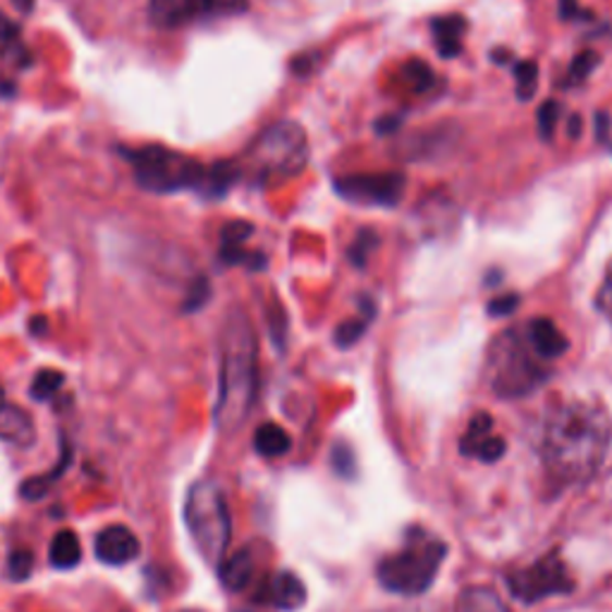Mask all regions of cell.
I'll list each match as a JSON object with an SVG mask.
<instances>
[{"mask_svg": "<svg viewBox=\"0 0 612 612\" xmlns=\"http://www.w3.org/2000/svg\"><path fill=\"white\" fill-rule=\"evenodd\" d=\"M48 562L53 570H75L82 562V546L75 531H58L48 546Z\"/></svg>", "mask_w": 612, "mask_h": 612, "instance_id": "44dd1931", "label": "cell"}, {"mask_svg": "<svg viewBox=\"0 0 612 612\" xmlns=\"http://www.w3.org/2000/svg\"><path fill=\"white\" fill-rule=\"evenodd\" d=\"M491 60L495 65H507L510 60H512V53L507 51V48H498V51L491 53Z\"/></svg>", "mask_w": 612, "mask_h": 612, "instance_id": "60d3db41", "label": "cell"}, {"mask_svg": "<svg viewBox=\"0 0 612 612\" xmlns=\"http://www.w3.org/2000/svg\"><path fill=\"white\" fill-rule=\"evenodd\" d=\"M182 612H199V610H182Z\"/></svg>", "mask_w": 612, "mask_h": 612, "instance_id": "ee69618b", "label": "cell"}, {"mask_svg": "<svg viewBox=\"0 0 612 612\" xmlns=\"http://www.w3.org/2000/svg\"><path fill=\"white\" fill-rule=\"evenodd\" d=\"M242 612H247V610H242Z\"/></svg>", "mask_w": 612, "mask_h": 612, "instance_id": "f6af8a7d", "label": "cell"}, {"mask_svg": "<svg viewBox=\"0 0 612 612\" xmlns=\"http://www.w3.org/2000/svg\"><path fill=\"white\" fill-rule=\"evenodd\" d=\"M431 34L438 53L443 58H457L462 53V41L467 34V20L462 15H443L431 22Z\"/></svg>", "mask_w": 612, "mask_h": 612, "instance_id": "ac0fdd59", "label": "cell"}, {"mask_svg": "<svg viewBox=\"0 0 612 612\" xmlns=\"http://www.w3.org/2000/svg\"><path fill=\"white\" fill-rule=\"evenodd\" d=\"M256 393H259V342L249 316L242 309H232L220 330L218 400L213 407L218 431H237L254 409Z\"/></svg>", "mask_w": 612, "mask_h": 612, "instance_id": "7a4b0ae2", "label": "cell"}, {"mask_svg": "<svg viewBox=\"0 0 612 612\" xmlns=\"http://www.w3.org/2000/svg\"><path fill=\"white\" fill-rule=\"evenodd\" d=\"M182 514H185L194 548L199 550V555L208 565L218 567L228 558L232 541V517L225 493L211 479L192 484Z\"/></svg>", "mask_w": 612, "mask_h": 612, "instance_id": "8992f818", "label": "cell"}, {"mask_svg": "<svg viewBox=\"0 0 612 612\" xmlns=\"http://www.w3.org/2000/svg\"><path fill=\"white\" fill-rule=\"evenodd\" d=\"M309 137L299 122L283 120L266 127L244 154V161L237 163L242 173L254 182H287L295 180L309 163Z\"/></svg>", "mask_w": 612, "mask_h": 612, "instance_id": "277c9868", "label": "cell"}, {"mask_svg": "<svg viewBox=\"0 0 612 612\" xmlns=\"http://www.w3.org/2000/svg\"><path fill=\"white\" fill-rule=\"evenodd\" d=\"M94 555L108 567H122L142 555V541L125 524H110L94 538Z\"/></svg>", "mask_w": 612, "mask_h": 612, "instance_id": "7c38bea8", "label": "cell"}, {"mask_svg": "<svg viewBox=\"0 0 612 612\" xmlns=\"http://www.w3.org/2000/svg\"><path fill=\"white\" fill-rule=\"evenodd\" d=\"M514 84H517V99L522 103L534 99L538 89V65L534 60H522L514 65Z\"/></svg>", "mask_w": 612, "mask_h": 612, "instance_id": "83f0119b", "label": "cell"}, {"mask_svg": "<svg viewBox=\"0 0 612 612\" xmlns=\"http://www.w3.org/2000/svg\"><path fill=\"white\" fill-rule=\"evenodd\" d=\"M524 338L529 342V347L536 352V357L543 359L546 364L560 359L562 354L570 350V340L565 338V333H562V330L546 316L531 318L524 328Z\"/></svg>", "mask_w": 612, "mask_h": 612, "instance_id": "9a60e30c", "label": "cell"}, {"mask_svg": "<svg viewBox=\"0 0 612 612\" xmlns=\"http://www.w3.org/2000/svg\"><path fill=\"white\" fill-rule=\"evenodd\" d=\"M333 189L342 199L359 206L371 208H393L405 197L407 175L397 170L388 173H362V175H345L333 182Z\"/></svg>", "mask_w": 612, "mask_h": 612, "instance_id": "9c48e42d", "label": "cell"}, {"mask_svg": "<svg viewBox=\"0 0 612 612\" xmlns=\"http://www.w3.org/2000/svg\"><path fill=\"white\" fill-rule=\"evenodd\" d=\"M70 464H72V448L68 443V438H63V450H60V460H58L56 467L51 472L32 476V479L24 481L22 488H20V493L27 500H41L44 495H48V491H51V488L60 479H63L65 472L70 469Z\"/></svg>", "mask_w": 612, "mask_h": 612, "instance_id": "d6986e66", "label": "cell"}, {"mask_svg": "<svg viewBox=\"0 0 612 612\" xmlns=\"http://www.w3.org/2000/svg\"><path fill=\"white\" fill-rule=\"evenodd\" d=\"M378 247V235L376 230L371 228H362L357 235H354L350 249H347V259L354 268H364L369 264V256L374 254V249Z\"/></svg>", "mask_w": 612, "mask_h": 612, "instance_id": "d4e9b609", "label": "cell"}, {"mask_svg": "<svg viewBox=\"0 0 612 612\" xmlns=\"http://www.w3.org/2000/svg\"><path fill=\"white\" fill-rule=\"evenodd\" d=\"M240 178H242V170L237 163L220 161L213 168L206 170L199 192L208 199H220V197H225L228 189L235 185Z\"/></svg>", "mask_w": 612, "mask_h": 612, "instance_id": "7402d4cb", "label": "cell"}, {"mask_svg": "<svg viewBox=\"0 0 612 612\" xmlns=\"http://www.w3.org/2000/svg\"><path fill=\"white\" fill-rule=\"evenodd\" d=\"M333 467L340 476H345V479H350V476L354 474V462H352V452L347 445H338L333 450Z\"/></svg>", "mask_w": 612, "mask_h": 612, "instance_id": "e575fe53", "label": "cell"}, {"mask_svg": "<svg viewBox=\"0 0 612 612\" xmlns=\"http://www.w3.org/2000/svg\"><path fill=\"white\" fill-rule=\"evenodd\" d=\"M493 416L488 412H476L469 424L467 431L460 438V452L464 457L493 464L505 455L507 443L493 431Z\"/></svg>", "mask_w": 612, "mask_h": 612, "instance_id": "8fae6325", "label": "cell"}, {"mask_svg": "<svg viewBox=\"0 0 612 612\" xmlns=\"http://www.w3.org/2000/svg\"><path fill=\"white\" fill-rule=\"evenodd\" d=\"M536 122H538V134H541V139H546V142L553 139L555 127L560 122V103L558 101H546L541 108H538Z\"/></svg>", "mask_w": 612, "mask_h": 612, "instance_id": "4dcf8cb0", "label": "cell"}, {"mask_svg": "<svg viewBox=\"0 0 612 612\" xmlns=\"http://www.w3.org/2000/svg\"><path fill=\"white\" fill-rule=\"evenodd\" d=\"M3 402H8V400H5V388L0 385V405H3Z\"/></svg>", "mask_w": 612, "mask_h": 612, "instance_id": "7bdbcfd3", "label": "cell"}, {"mask_svg": "<svg viewBox=\"0 0 612 612\" xmlns=\"http://www.w3.org/2000/svg\"><path fill=\"white\" fill-rule=\"evenodd\" d=\"M369 323H371V318L364 316V314H362V318L354 316V318H347V321H342L335 328V335H333L335 345L340 350H350L352 345H357V342L364 338L366 328H369Z\"/></svg>", "mask_w": 612, "mask_h": 612, "instance_id": "f1b7e54d", "label": "cell"}, {"mask_svg": "<svg viewBox=\"0 0 612 612\" xmlns=\"http://www.w3.org/2000/svg\"><path fill=\"white\" fill-rule=\"evenodd\" d=\"M402 77H405V84L414 94H426L428 89H433V82H436L433 70L419 58L402 65Z\"/></svg>", "mask_w": 612, "mask_h": 612, "instance_id": "4316f807", "label": "cell"}, {"mask_svg": "<svg viewBox=\"0 0 612 612\" xmlns=\"http://www.w3.org/2000/svg\"><path fill=\"white\" fill-rule=\"evenodd\" d=\"M34 572L32 550H12L8 558V574L12 582H27Z\"/></svg>", "mask_w": 612, "mask_h": 612, "instance_id": "f546056e", "label": "cell"}, {"mask_svg": "<svg viewBox=\"0 0 612 612\" xmlns=\"http://www.w3.org/2000/svg\"><path fill=\"white\" fill-rule=\"evenodd\" d=\"M211 297V287H208V283L204 278H199L197 283H194L192 292H189V297L185 302V311H197L201 309V306L206 304V299Z\"/></svg>", "mask_w": 612, "mask_h": 612, "instance_id": "836d02e7", "label": "cell"}, {"mask_svg": "<svg viewBox=\"0 0 612 612\" xmlns=\"http://www.w3.org/2000/svg\"><path fill=\"white\" fill-rule=\"evenodd\" d=\"M560 15L565 20H582L586 12L579 8L577 0H560Z\"/></svg>", "mask_w": 612, "mask_h": 612, "instance_id": "74e56055", "label": "cell"}, {"mask_svg": "<svg viewBox=\"0 0 612 612\" xmlns=\"http://www.w3.org/2000/svg\"><path fill=\"white\" fill-rule=\"evenodd\" d=\"M457 612H510V608L488 586H469L457 598Z\"/></svg>", "mask_w": 612, "mask_h": 612, "instance_id": "603a6c76", "label": "cell"}, {"mask_svg": "<svg viewBox=\"0 0 612 612\" xmlns=\"http://www.w3.org/2000/svg\"><path fill=\"white\" fill-rule=\"evenodd\" d=\"M12 3H15V8L22 12H32L34 8V0H12Z\"/></svg>", "mask_w": 612, "mask_h": 612, "instance_id": "b9f144b4", "label": "cell"}, {"mask_svg": "<svg viewBox=\"0 0 612 612\" xmlns=\"http://www.w3.org/2000/svg\"><path fill=\"white\" fill-rule=\"evenodd\" d=\"M522 297L517 292H510V295H500L493 302H488V314L495 316V318H503V316H512L514 311L519 309Z\"/></svg>", "mask_w": 612, "mask_h": 612, "instance_id": "d6a6232c", "label": "cell"}, {"mask_svg": "<svg viewBox=\"0 0 612 612\" xmlns=\"http://www.w3.org/2000/svg\"><path fill=\"white\" fill-rule=\"evenodd\" d=\"M505 582L512 596L529 605L543 601L548 596H567L574 591V579L565 560L558 555V550L536 560L534 565L510 574Z\"/></svg>", "mask_w": 612, "mask_h": 612, "instance_id": "ba28073f", "label": "cell"}, {"mask_svg": "<svg viewBox=\"0 0 612 612\" xmlns=\"http://www.w3.org/2000/svg\"><path fill=\"white\" fill-rule=\"evenodd\" d=\"M20 39V24L15 20H10L5 12H0V44L10 46L17 44Z\"/></svg>", "mask_w": 612, "mask_h": 612, "instance_id": "d590c367", "label": "cell"}, {"mask_svg": "<svg viewBox=\"0 0 612 612\" xmlns=\"http://www.w3.org/2000/svg\"><path fill=\"white\" fill-rule=\"evenodd\" d=\"M256 574V558L249 548L237 550L218 565V579L230 593H242L252 584Z\"/></svg>", "mask_w": 612, "mask_h": 612, "instance_id": "e0dca14e", "label": "cell"}, {"mask_svg": "<svg viewBox=\"0 0 612 612\" xmlns=\"http://www.w3.org/2000/svg\"><path fill=\"white\" fill-rule=\"evenodd\" d=\"M550 378L543 359L536 357L519 330H503L486 357V381L503 400H519L536 393Z\"/></svg>", "mask_w": 612, "mask_h": 612, "instance_id": "5b68a950", "label": "cell"}, {"mask_svg": "<svg viewBox=\"0 0 612 612\" xmlns=\"http://www.w3.org/2000/svg\"><path fill=\"white\" fill-rule=\"evenodd\" d=\"M254 601L283 612H295L306 603V586L297 574L287 570L276 572L259 584Z\"/></svg>", "mask_w": 612, "mask_h": 612, "instance_id": "4fadbf2b", "label": "cell"}, {"mask_svg": "<svg viewBox=\"0 0 612 612\" xmlns=\"http://www.w3.org/2000/svg\"><path fill=\"white\" fill-rule=\"evenodd\" d=\"M254 235V225L247 220H232L223 230H220V259L230 266H252V268H264V254L259 252H247L244 242Z\"/></svg>", "mask_w": 612, "mask_h": 612, "instance_id": "5bb4252c", "label": "cell"}, {"mask_svg": "<svg viewBox=\"0 0 612 612\" xmlns=\"http://www.w3.org/2000/svg\"><path fill=\"white\" fill-rule=\"evenodd\" d=\"M247 8V0H149V22L158 29H182L216 15Z\"/></svg>", "mask_w": 612, "mask_h": 612, "instance_id": "30bf717a", "label": "cell"}, {"mask_svg": "<svg viewBox=\"0 0 612 612\" xmlns=\"http://www.w3.org/2000/svg\"><path fill=\"white\" fill-rule=\"evenodd\" d=\"M610 130H612L610 113H608V110H598V113H596V137H598V142L608 144Z\"/></svg>", "mask_w": 612, "mask_h": 612, "instance_id": "8d00e7d4", "label": "cell"}, {"mask_svg": "<svg viewBox=\"0 0 612 612\" xmlns=\"http://www.w3.org/2000/svg\"><path fill=\"white\" fill-rule=\"evenodd\" d=\"M598 63H601V53H598V51H582V53L574 56V60L567 68V77H565L567 87H577V84H584L586 79L593 75Z\"/></svg>", "mask_w": 612, "mask_h": 612, "instance_id": "484cf974", "label": "cell"}, {"mask_svg": "<svg viewBox=\"0 0 612 612\" xmlns=\"http://www.w3.org/2000/svg\"><path fill=\"white\" fill-rule=\"evenodd\" d=\"M254 450L266 460L285 457L292 450V438L283 426L266 421L254 431Z\"/></svg>", "mask_w": 612, "mask_h": 612, "instance_id": "ffe728a7", "label": "cell"}, {"mask_svg": "<svg viewBox=\"0 0 612 612\" xmlns=\"http://www.w3.org/2000/svg\"><path fill=\"white\" fill-rule=\"evenodd\" d=\"M596 309L612 323V261L605 266L601 287L596 292Z\"/></svg>", "mask_w": 612, "mask_h": 612, "instance_id": "1f68e13d", "label": "cell"}, {"mask_svg": "<svg viewBox=\"0 0 612 612\" xmlns=\"http://www.w3.org/2000/svg\"><path fill=\"white\" fill-rule=\"evenodd\" d=\"M65 383V374L63 371H56V369H41L39 374L34 376L32 388H29V395L36 402H48L58 395V390L63 388Z\"/></svg>", "mask_w": 612, "mask_h": 612, "instance_id": "cb8c5ba5", "label": "cell"}, {"mask_svg": "<svg viewBox=\"0 0 612 612\" xmlns=\"http://www.w3.org/2000/svg\"><path fill=\"white\" fill-rule=\"evenodd\" d=\"M0 440L17 448L34 445L36 426L32 414L20 405H12V402H3L0 405Z\"/></svg>", "mask_w": 612, "mask_h": 612, "instance_id": "2e32d148", "label": "cell"}, {"mask_svg": "<svg viewBox=\"0 0 612 612\" xmlns=\"http://www.w3.org/2000/svg\"><path fill=\"white\" fill-rule=\"evenodd\" d=\"M134 180L146 192L154 194H178L187 189H201L206 168L187 154L168 149L161 144L142 146L127 151Z\"/></svg>", "mask_w": 612, "mask_h": 612, "instance_id": "52a82bcc", "label": "cell"}, {"mask_svg": "<svg viewBox=\"0 0 612 612\" xmlns=\"http://www.w3.org/2000/svg\"><path fill=\"white\" fill-rule=\"evenodd\" d=\"M582 132H584V120H582V115H579V113L570 115V120H567V137H570L572 142H577V139L582 137Z\"/></svg>", "mask_w": 612, "mask_h": 612, "instance_id": "f35d334b", "label": "cell"}, {"mask_svg": "<svg viewBox=\"0 0 612 612\" xmlns=\"http://www.w3.org/2000/svg\"><path fill=\"white\" fill-rule=\"evenodd\" d=\"M610 443L612 416L603 405L589 400L560 402L543 424V467L560 484H584L603 467Z\"/></svg>", "mask_w": 612, "mask_h": 612, "instance_id": "6da1fadb", "label": "cell"}, {"mask_svg": "<svg viewBox=\"0 0 612 612\" xmlns=\"http://www.w3.org/2000/svg\"><path fill=\"white\" fill-rule=\"evenodd\" d=\"M397 125H400V120H397V118L385 115V118H381V120H376V132H378V134H388V132L397 130Z\"/></svg>", "mask_w": 612, "mask_h": 612, "instance_id": "ab89813d", "label": "cell"}, {"mask_svg": "<svg viewBox=\"0 0 612 612\" xmlns=\"http://www.w3.org/2000/svg\"><path fill=\"white\" fill-rule=\"evenodd\" d=\"M445 558V541L426 531L424 526H409L405 543H402L397 553L378 562L376 577L390 593L421 596L433 586Z\"/></svg>", "mask_w": 612, "mask_h": 612, "instance_id": "3957f363", "label": "cell"}]
</instances>
